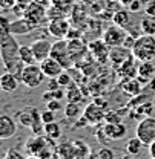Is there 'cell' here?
Masks as SVG:
<instances>
[{
	"label": "cell",
	"instance_id": "obj_39",
	"mask_svg": "<svg viewBox=\"0 0 155 159\" xmlns=\"http://www.w3.org/2000/svg\"><path fill=\"white\" fill-rule=\"evenodd\" d=\"M56 112H52V110H49V109H46L45 112H41V121L46 124V122H51V121H56V115H54Z\"/></svg>",
	"mask_w": 155,
	"mask_h": 159
},
{
	"label": "cell",
	"instance_id": "obj_44",
	"mask_svg": "<svg viewBox=\"0 0 155 159\" xmlns=\"http://www.w3.org/2000/svg\"><path fill=\"white\" fill-rule=\"evenodd\" d=\"M41 98H43V101L45 102H48V101H51V99L54 98V93H52V90H46V92H43V95H41Z\"/></svg>",
	"mask_w": 155,
	"mask_h": 159
},
{
	"label": "cell",
	"instance_id": "obj_35",
	"mask_svg": "<svg viewBox=\"0 0 155 159\" xmlns=\"http://www.w3.org/2000/svg\"><path fill=\"white\" fill-rule=\"evenodd\" d=\"M46 109H49V110H52V112H60V110H63V104H61L60 99L52 98L51 101L46 102Z\"/></svg>",
	"mask_w": 155,
	"mask_h": 159
},
{
	"label": "cell",
	"instance_id": "obj_49",
	"mask_svg": "<svg viewBox=\"0 0 155 159\" xmlns=\"http://www.w3.org/2000/svg\"><path fill=\"white\" fill-rule=\"evenodd\" d=\"M154 37H155V35H154Z\"/></svg>",
	"mask_w": 155,
	"mask_h": 159
},
{
	"label": "cell",
	"instance_id": "obj_12",
	"mask_svg": "<svg viewBox=\"0 0 155 159\" xmlns=\"http://www.w3.org/2000/svg\"><path fill=\"white\" fill-rule=\"evenodd\" d=\"M32 52L36 55L37 61H43L45 58H48L51 55V49H52V43L48 39H37L31 43Z\"/></svg>",
	"mask_w": 155,
	"mask_h": 159
},
{
	"label": "cell",
	"instance_id": "obj_18",
	"mask_svg": "<svg viewBox=\"0 0 155 159\" xmlns=\"http://www.w3.org/2000/svg\"><path fill=\"white\" fill-rule=\"evenodd\" d=\"M36 28L37 26L34 23H31L29 20H26L25 17H20V19L11 21V26H9L11 34H14V35H26V34L32 32Z\"/></svg>",
	"mask_w": 155,
	"mask_h": 159
},
{
	"label": "cell",
	"instance_id": "obj_14",
	"mask_svg": "<svg viewBox=\"0 0 155 159\" xmlns=\"http://www.w3.org/2000/svg\"><path fill=\"white\" fill-rule=\"evenodd\" d=\"M17 133V122L9 115H0V139H11Z\"/></svg>",
	"mask_w": 155,
	"mask_h": 159
},
{
	"label": "cell",
	"instance_id": "obj_30",
	"mask_svg": "<svg viewBox=\"0 0 155 159\" xmlns=\"http://www.w3.org/2000/svg\"><path fill=\"white\" fill-rule=\"evenodd\" d=\"M143 145H144V144L137 138V136H134V138L128 139V142H126V152H128L129 155H132V156H137V155L141 153Z\"/></svg>",
	"mask_w": 155,
	"mask_h": 159
},
{
	"label": "cell",
	"instance_id": "obj_46",
	"mask_svg": "<svg viewBox=\"0 0 155 159\" xmlns=\"http://www.w3.org/2000/svg\"><path fill=\"white\" fill-rule=\"evenodd\" d=\"M94 102H97L98 106H101V107H104V109H106V107H108V102H106V101H104V99L95 98V99H94Z\"/></svg>",
	"mask_w": 155,
	"mask_h": 159
},
{
	"label": "cell",
	"instance_id": "obj_16",
	"mask_svg": "<svg viewBox=\"0 0 155 159\" xmlns=\"http://www.w3.org/2000/svg\"><path fill=\"white\" fill-rule=\"evenodd\" d=\"M132 57V51L124 48V46H115V48H111V52H109V61L111 64L115 67V69H120L121 64L126 61V60Z\"/></svg>",
	"mask_w": 155,
	"mask_h": 159
},
{
	"label": "cell",
	"instance_id": "obj_19",
	"mask_svg": "<svg viewBox=\"0 0 155 159\" xmlns=\"http://www.w3.org/2000/svg\"><path fill=\"white\" fill-rule=\"evenodd\" d=\"M19 83H20V80L14 74L8 72V70L0 75V89L3 92H14L19 87Z\"/></svg>",
	"mask_w": 155,
	"mask_h": 159
},
{
	"label": "cell",
	"instance_id": "obj_29",
	"mask_svg": "<svg viewBox=\"0 0 155 159\" xmlns=\"http://www.w3.org/2000/svg\"><path fill=\"white\" fill-rule=\"evenodd\" d=\"M66 99L69 101V102H81L83 101V93H81V90L78 89L75 84H71V86H68L66 87Z\"/></svg>",
	"mask_w": 155,
	"mask_h": 159
},
{
	"label": "cell",
	"instance_id": "obj_1",
	"mask_svg": "<svg viewBox=\"0 0 155 159\" xmlns=\"http://www.w3.org/2000/svg\"><path fill=\"white\" fill-rule=\"evenodd\" d=\"M0 58L3 61L5 70L14 74L17 78H22L25 63L20 58V44L14 34H8L0 39Z\"/></svg>",
	"mask_w": 155,
	"mask_h": 159
},
{
	"label": "cell",
	"instance_id": "obj_27",
	"mask_svg": "<svg viewBox=\"0 0 155 159\" xmlns=\"http://www.w3.org/2000/svg\"><path fill=\"white\" fill-rule=\"evenodd\" d=\"M20 58L25 64H34V63H39L34 52H32V48L31 44L26 46V44H20Z\"/></svg>",
	"mask_w": 155,
	"mask_h": 159
},
{
	"label": "cell",
	"instance_id": "obj_11",
	"mask_svg": "<svg viewBox=\"0 0 155 159\" xmlns=\"http://www.w3.org/2000/svg\"><path fill=\"white\" fill-rule=\"evenodd\" d=\"M37 121H41V113H39L37 107H25L17 113V122H20L23 127L31 129Z\"/></svg>",
	"mask_w": 155,
	"mask_h": 159
},
{
	"label": "cell",
	"instance_id": "obj_2",
	"mask_svg": "<svg viewBox=\"0 0 155 159\" xmlns=\"http://www.w3.org/2000/svg\"><path fill=\"white\" fill-rule=\"evenodd\" d=\"M56 144L54 139L48 138L46 135H34L32 138H29L25 144V152L28 156L32 158H54V152H56Z\"/></svg>",
	"mask_w": 155,
	"mask_h": 159
},
{
	"label": "cell",
	"instance_id": "obj_34",
	"mask_svg": "<svg viewBox=\"0 0 155 159\" xmlns=\"http://www.w3.org/2000/svg\"><path fill=\"white\" fill-rule=\"evenodd\" d=\"M9 26H11V21L6 19L5 16H2V14H0V39H2V37H5V35H8V34H11Z\"/></svg>",
	"mask_w": 155,
	"mask_h": 159
},
{
	"label": "cell",
	"instance_id": "obj_4",
	"mask_svg": "<svg viewBox=\"0 0 155 159\" xmlns=\"http://www.w3.org/2000/svg\"><path fill=\"white\" fill-rule=\"evenodd\" d=\"M46 78V75L43 74L41 67L39 63L34 64H25L23 72H22V78L20 83H23V86L29 87V89H36L43 83V80Z\"/></svg>",
	"mask_w": 155,
	"mask_h": 159
},
{
	"label": "cell",
	"instance_id": "obj_21",
	"mask_svg": "<svg viewBox=\"0 0 155 159\" xmlns=\"http://www.w3.org/2000/svg\"><path fill=\"white\" fill-rule=\"evenodd\" d=\"M68 48H69V55L72 61H77L80 60L88 51V48L80 41L78 39H72V40H68Z\"/></svg>",
	"mask_w": 155,
	"mask_h": 159
},
{
	"label": "cell",
	"instance_id": "obj_25",
	"mask_svg": "<svg viewBox=\"0 0 155 159\" xmlns=\"http://www.w3.org/2000/svg\"><path fill=\"white\" fill-rule=\"evenodd\" d=\"M72 145H74V158H88L91 155V148L85 141L75 139L72 141Z\"/></svg>",
	"mask_w": 155,
	"mask_h": 159
},
{
	"label": "cell",
	"instance_id": "obj_8",
	"mask_svg": "<svg viewBox=\"0 0 155 159\" xmlns=\"http://www.w3.org/2000/svg\"><path fill=\"white\" fill-rule=\"evenodd\" d=\"M22 17L29 20V21L34 23L36 26H40L41 21H45V19H46V9H45L43 5H40L39 2H34V0H32L31 3L26 5V8H25Z\"/></svg>",
	"mask_w": 155,
	"mask_h": 159
},
{
	"label": "cell",
	"instance_id": "obj_24",
	"mask_svg": "<svg viewBox=\"0 0 155 159\" xmlns=\"http://www.w3.org/2000/svg\"><path fill=\"white\" fill-rule=\"evenodd\" d=\"M54 158H60V159L74 158V145H72V141H71V142L58 144L57 147H56V152H54Z\"/></svg>",
	"mask_w": 155,
	"mask_h": 159
},
{
	"label": "cell",
	"instance_id": "obj_38",
	"mask_svg": "<svg viewBox=\"0 0 155 159\" xmlns=\"http://www.w3.org/2000/svg\"><path fill=\"white\" fill-rule=\"evenodd\" d=\"M104 122H121V116L118 112H106Z\"/></svg>",
	"mask_w": 155,
	"mask_h": 159
},
{
	"label": "cell",
	"instance_id": "obj_47",
	"mask_svg": "<svg viewBox=\"0 0 155 159\" xmlns=\"http://www.w3.org/2000/svg\"><path fill=\"white\" fill-rule=\"evenodd\" d=\"M120 3H121V5H124V6H129V5L132 3V0H120Z\"/></svg>",
	"mask_w": 155,
	"mask_h": 159
},
{
	"label": "cell",
	"instance_id": "obj_33",
	"mask_svg": "<svg viewBox=\"0 0 155 159\" xmlns=\"http://www.w3.org/2000/svg\"><path fill=\"white\" fill-rule=\"evenodd\" d=\"M57 81H58V84L63 87V89H66L68 86H71L72 84V77L69 75V72H68V69H65L60 75L57 77Z\"/></svg>",
	"mask_w": 155,
	"mask_h": 159
},
{
	"label": "cell",
	"instance_id": "obj_32",
	"mask_svg": "<svg viewBox=\"0 0 155 159\" xmlns=\"http://www.w3.org/2000/svg\"><path fill=\"white\" fill-rule=\"evenodd\" d=\"M63 112H65L66 119H77L78 116H80V113H81L78 102H69V101H68V104L63 107Z\"/></svg>",
	"mask_w": 155,
	"mask_h": 159
},
{
	"label": "cell",
	"instance_id": "obj_5",
	"mask_svg": "<svg viewBox=\"0 0 155 159\" xmlns=\"http://www.w3.org/2000/svg\"><path fill=\"white\" fill-rule=\"evenodd\" d=\"M135 136L144 145H149L155 141V118L144 116L140 119V122L135 127Z\"/></svg>",
	"mask_w": 155,
	"mask_h": 159
},
{
	"label": "cell",
	"instance_id": "obj_31",
	"mask_svg": "<svg viewBox=\"0 0 155 159\" xmlns=\"http://www.w3.org/2000/svg\"><path fill=\"white\" fill-rule=\"evenodd\" d=\"M140 28H141L143 34L155 35V17L154 16H146L144 19H141Z\"/></svg>",
	"mask_w": 155,
	"mask_h": 159
},
{
	"label": "cell",
	"instance_id": "obj_20",
	"mask_svg": "<svg viewBox=\"0 0 155 159\" xmlns=\"http://www.w3.org/2000/svg\"><path fill=\"white\" fill-rule=\"evenodd\" d=\"M154 75H155V66L152 64V61H141V64L138 66V74H137V78L141 81V84L149 83Z\"/></svg>",
	"mask_w": 155,
	"mask_h": 159
},
{
	"label": "cell",
	"instance_id": "obj_40",
	"mask_svg": "<svg viewBox=\"0 0 155 159\" xmlns=\"http://www.w3.org/2000/svg\"><path fill=\"white\" fill-rule=\"evenodd\" d=\"M143 8H144V2H141V0H132V3L129 5V11L131 12H138Z\"/></svg>",
	"mask_w": 155,
	"mask_h": 159
},
{
	"label": "cell",
	"instance_id": "obj_17",
	"mask_svg": "<svg viewBox=\"0 0 155 159\" xmlns=\"http://www.w3.org/2000/svg\"><path fill=\"white\" fill-rule=\"evenodd\" d=\"M103 130L109 141H120L126 136V127L123 122H104Z\"/></svg>",
	"mask_w": 155,
	"mask_h": 159
},
{
	"label": "cell",
	"instance_id": "obj_26",
	"mask_svg": "<svg viewBox=\"0 0 155 159\" xmlns=\"http://www.w3.org/2000/svg\"><path fill=\"white\" fill-rule=\"evenodd\" d=\"M43 133L48 136V138L51 139H58L61 136V127H60V124L56 122V121H51V122H46L45 124V130H43Z\"/></svg>",
	"mask_w": 155,
	"mask_h": 159
},
{
	"label": "cell",
	"instance_id": "obj_15",
	"mask_svg": "<svg viewBox=\"0 0 155 159\" xmlns=\"http://www.w3.org/2000/svg\"><path fill=\"white\" fill-rule=\"evenodd\" d=\"M88 48H89V52H91L100 63H106V61L109 60V52H111V49H109V46L104 43L103 39L91 41Z\"/></svg>",
	"mask_w": 155,
	"mask_h": 159
},
{
	"label": "cell",
	"instance_id": "obj_3",
	"mask_svg": "<svg viewBox=\"0 0 155 159\" xmlns=\"http://www.w3.org/2000/svg\"><path fill=\"white\" fill-rule=\"evenodd\" d=\"M131 51L137 61H152L155 58V37L149 34L137 37Z\"/></svg>",
	"mask_w": 155,
	"mask_h": 159
},
{
	"label": "cell",
	"instance_id": "obj_37",
	"mask_svg": "<svg viewBox=\"0 0 155 159\" xmlns=\"http://www.w3.org/2000/svg\"><path fill=\"white\" fill-rule=\"evenodd\" d=\"M143 11L146 12V16H154L155 17V0H144Z\"/></svg>",
	"mask_w": 155,
	"mask_h": 159
},
{
	"label": "cell",
	"instance_id": "obj_10",
	"mask_svg": "<svg viewBox=\"0 0 155 159\" xmlns=\"http://www.w3.org/2000/svg\"><path fill=\"white\" fill-rule=\"evenodd\" d=\"M69 29H71V25L63 17H56L48 23V32L56 39H66Z\"/></svg>",
	"mask_w": 155,
	"mask_h": 159
},
{
	"label": "cell",
	"instance_id": "obj_42",
	"mask_svg": "<svg viewBox=\"0 0 155 159\" xmlns=\"http://www.w3.org/2000/svg\"><path fill=\"white\" fill-rule=\"evenodd\" d=\"M16 3H17V0H0L2 9H12Z\"/></svg>",
	"mask_w": 155,
	"mask_h": 159
},
{
	"label": "cell",
	"instance_id": "obj_6",
	"mask_svg": "<svg viewBox=\"0 0 155 159\" xmlns=\"http://www.w3.org/2000/svg\"><path fill=\"white\" fill-rule=\"evenodd\" d=\"M51 57L56 58L65 67L69 69L72 67V58L69 55V48H68V40L65 39H57L56 43H52V49H51Z\"/></svg>",
	"mask_w": 155,
	"mask_h": 159
},
{
	"label": "cell",
	"instance_id": "obj_36",
	"mask_svg": "<svg viewBox=\"0 0 155 159\" xmlns=\"http://www.w3.org/2000/svg\"><path fill=\"white\" fill-rule=\"evenodd\" d=\"M94 156L98 158V159H112L114 158V152H112V150H109L108 147H103V148H100V150H98Z\"/></svg>",
	"mask_w": 155,
	"mask_h": 159
},
{
	"label": "cell",
	"instance_id": "obj_13",
	"mask_svg": "<svg viewBox=\"0 0 155 159\" xmlns=\"http://www.w3.org/2000/svg\"><path fill=\"white\" fill-rule=\"evenodd\" d=\"M39 64L41 67V70H43V74L46 75V78H57L58 75L65 70V67L56 58H52L51 55L48 58H45L43 61H40Z\"/></svg>",
	"mask_w": 155,
	"mask_h": 159
},
{
	"label": "cell",
	"instance_id": "obj_7",
	"mask_svg": "<svg viewBox=\"0 0 155 159\" xmlns=\"http://www.w3.org/2000/svg\"><path fill=\"white\" fill-rule=\"evenodd\" d=\"M128 37V32L124 31V28L118 26V25H111L104 34H103V40L109 48H115V46H123L124 40Z\"/></svg>",
	"mask_w": 155,
	"mask_h": 159
},
{
	"label": "cell",
	"instance_id": "obj_22",
	"mask_svg": "<svg viewBox=\"0 0 155 159\" xmlns=\"http://www.w3.org/2000/svg\"><path fill=\"white\" fill-rule=\"evenodd\" d=\"M121 89L128 93V95H131V97H135L138 93H141V89H143V86H141V81L137 78H126L123 83H121Z\"/></svg>",
	"mask_w": 155,
	"mask_h": 159
},
{
	"label": "cell",
	"instance_id": "obj_41",
	"mask_svg": "<svg viewBox=\"0 0 155 159\" xmlns=\"http://www.w3.org/2000/svg\"><path fill=\"white\" fill-rule=\"evenodd\" d=\"M5 158H8V159H23V153H20L19 150H16V148H9V150L5 153Z\"/></svg>",
	"mask_w": 155,
	"mask_h": 159
},
{
	"label": "cell",
	"instance_id": "obj_28",
	"mask_svg": "<svg viewBox=\"0 0 155 159\" xmlns=\"http://www.w3.org/2000/svg\"><path fill=\"white\" fill-rule=\"evenodd\" d=\"M114 23L118 25V26H121V28H126L129 23H131V11H128V9H120V11H117L115 14H114Z\"/></svg>",
	"mask_w": 155,
	"mask_h": 159
},
{
	"label": "cell",
	"instance_id": "obj_45",
	"mask_svg": "<svg viewBox=\"0 0 155 159\" xmlns=\"http://www.w3.org/2000/svg\"><path fill=\"white\" fill-rule=\"evenodd\" d=\"M148 147H149V156H151L152 159H155V141L152 142V144H149Z\"/></svg>",
	"mask_w": 155,
	"mask_h": 159
},
{
	"label": "cell",
	"instance_id": "obj_9",
	"mask_svg": "<svg viewBox=\"0 0 155 159\" xmlns=\"http://www.w3.org/2000/svg\"><path fill=\"white\" fill-rule=\"evenodd\" d=\"M104 116H106V109L98 106L97 102H94V101L91 104H88V107L83 110V115H81L85 122L89 124V125L100 124L101 121H104Z\"/></svg>",
	"mask_w": 155,
	"mask_h": 159
},
{
	"label": "cell",
	"instance_id": "obj_48",
	"mask_svg": "<svg viewBox=\"0 0 155 159\" xmlns=\"http://www.w3.org/2000/svg\"><path fill=\"white\" fill-rule=\"evenodd\" d=\"M32 0H17V3H22V5H28V3H31Z\"/></svg>",
	"mask_w": 155,
	"mask_h": 159
},
{
	"label": "cell",
	"instance_id": "obj_23",
	"mask_svg": "<svg viewBox=\"0 0 155 159\" xmlns=\"http://www.w3.org/2000/svg\"><path fill=\"white\" fill-rule=\"evenodd\" d=\"M134 55L132 57H129V58L126 60L123 64H121V67L118 69L120 72H121V75L126 78H135L137 74H138V67H137V63L134 61Z\"/></svg>",
	"mask_w": 155,
	"mask_h": 159
},
{
	"label": "cell",
	"instance_id": "obj_43",
	"mask_svg": "<svg viewBox=\"0 0 155 159\" xmlns=\"http://www.w3.org/2000/svg\"><path fill=\"white\" fill-rule=\"evenodd\" d=\"M60 87H61V86L58 84L57 78H49V83H48V89H49V90H57Z\"/></svg>",
	"mask_w": 155,
	"mask_h": 159
}]
</instances>
